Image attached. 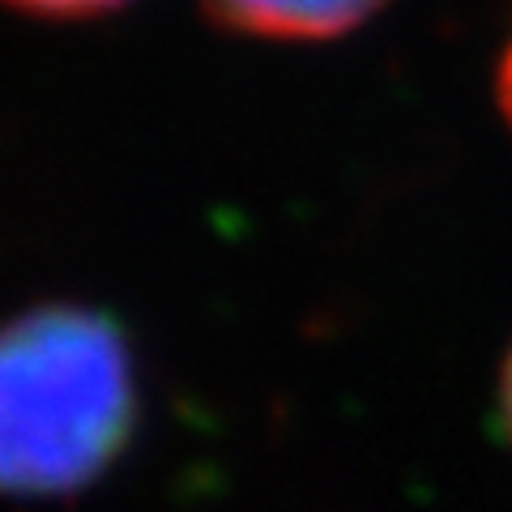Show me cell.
<instances>
[{
    "instance_id": "obj_1",
    "label": "cell",
    "mask_w": 512,
    "mask_h": 512,
    "mask_svg": "<svg viewBox=\"0 0 512 512\" xmlns=\"http://www.w3.org/2000/svg\"><path fill=\"white\" fill-rule=\"evenodd\" d=\"M133 359L116 320L73 303L22 312L0 346L5 487L56 500L90 487L133 436Z\"/></svg>"
},
{
    "instance_id": "obj_2",
    "label": "cell",
    "mask_w": 512,
    "mask_h": 512,
    "mask_svg": "<svg viewBox=\"0 0 512 512\" xmlns=\"http://www.w3.org/2000/svg\"><path fill=\"white\" fill-rule=\"evenodd\" d=\"M210 22L261 39H333L367 22L384 0H201Z\"/></svg>"
},
{
    "instance_id": "obj_3",
    "label": "cell",
    "mask_w": 512,
    "mask_h": 512,
    "mask_svg": "<svg viewBox=\"0 0 512 512\" xmlns=\"http://www.w3.org/2000/svg\"><path fill=\"white\" fill-rule=\"evenodd\" d=\"M9 5L30 13V18L73 22V18H99V13H111V9H120L124 0H9Z\"/></svg>"
},
{
    "instance_id": "obj_4",
    "label": "cell",
    "mask_w": 512,
    "mask_h": 512,
    "mask_svg": "<svg viewBox=\"0 0 512 512\" xmlns=\"http://www.w3.org/2000/svg\"><path fill=\"white\" fill-rule=\"evenodd\" d=\"M495 99H500V111H504V120L512 128V43L504 47V56H500V73H495Z\"/></svg>"
},
{
    "instance_id": "obj_5",
    "label": "cell",
    "mask_w": 512,
    "mask_h": 512,
    "mask_svg": "<svg viewBox=\"0 0 512 512\" xmlns=\"http://www.w3.org/2000/svg\"><path fill=\"white\" fill-rule=\"evenodd\" d=\"M500 419H504V431L512 440V346H508V359H504V372H500Z\"/></svg>"
}]
</instances>
